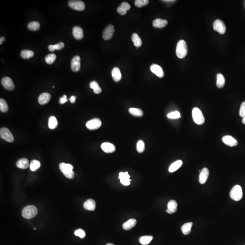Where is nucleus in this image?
<instances>
[{
    "label": "nucleus",
    "mask_w": 245,
    "mask_h": 245,
    "mask_svg": "<svg viewBox=\"0 0 245 245\" xmlns=\"http://www.w3.org/2000/svg\"><path fill=\"white\" fill-rule=\"evenodd\" d=\"M90 88L94 90V92L96 94H99L102 92L100 87L99 86L98 83L95 81H93L90 83Z\"/></svg>",
    "instance_id": "33"
},
{
    "label": "nucleus",
    "mask_w": 245,
    "mask_h": 245,
    "mask_svg": "<svg viewBox=\"0 0 245 245\" xmlns=\"http://www.w3.org/2000/svg\"><path fill=\"white\" fill-rule=\"evenodd\" d=\"M137 150L139 153H142L145 150V143L142 140H139L137 144Z\"/></svg>",
    "instance_id": "40"
},
{
    "label": "nucleus",
    "mask_w": 245,
    "mask_h": 245,
    "mask_svg": "<svg viewBox=\"0 0 245 245\" xmlns=\"http://www.w3.org/2000/svg\"><path fill=\"white\" fill-rule=\"evenodd\" d=\"M149 3L148 0H136L135 1V5L137 7H142L144 5H146Z\"/></svg>",
    "instance_id": "41"
},
{
    "label": "nucleus",
    "mask_w": 245,
    "mask_h": 245,
    "mask_svg": "<svg viewBox=\"0 0 245 245\" xmlns=\"http://www.w3.org/2000/svg\"><path fill=\"white\" fill-rule=\"evenodd\" d=\"M168 118L171 119H177L181 117L179 111L172 112L168 114L167 115Z\"/></svg>",
    "instance_id": "42"
},
{
    "label": "nucleus",
    "mask_w": 245,
    "mask_h": 245,
    "mask_svg": "<svg viewBox=\"0 0 245 245\" xmlns=\"http://www.w3.org/2000/svg\"><path fill=\"white\" fill-rule=\"evenodd\" d=\"M65 46V44L63 42H60V43H58V44L55 45V49L56 50H60L62 49V48Z\"/></svg>",
    "instance_id": "45"
},
{
    "label": "nucleus",
    "mask_w": 245,
    "mask_h": 245,
    "mask_svg": "<svg viewBox=\"0 0 245 245\" xmlns=\"http://www.w3.org/2000/svg\"><path fill=\"white\" fill-rule=\"evenodd\" d=\"M182 165V161L181 160H177L174 163H172L170 166L168 168V171L170 172H173L178 170Z\"/></svg>",
    "instance_id": "27"
},
{
    "label": "nucleus",
    "mask_w": 245,
    "mask_h": 245,
    "mask_svg": "<svg viewBox=\"0 0 245 245\" xmlns=\"http://www.w3.org/2000/svg\"></svg>",
    "instance_id": "54"
},
{
    "label": "nucleus",
    "mask_w": 245,
    "mask_h": 245,
    "mask_svg": "<svg viewBox=\"0 0 245 245\" xmlns=\"http://www.w3.org/2000/svg\"><path fill=\"white\" fill-rule=\"evenodd\" d=\"M83 207L88 211H94L96 207L95 202L93 199H89L83 203Z\"/></svg>",
    "instance_id": "22"
},
{
    "label": "nucleus",
    "mask_w": 245,
    "mask_h": 245,
    "mask_svg": "<svg viewBox=\"0 0 245 245\" xmlns=\"http://www.w3.org/2000/svg\"><path fill=\"white\" fill-rule=\"evenodd\" d=\"M27 27L31 31H37L40 29V23L37 22H32L28 24Z\"/></svg>",
    "instance_id": "36"
},
{
    "label": "nucleus",
    "mask_w": 245,
    "mask_h": 245,
    "mask_svg": "<svg viewBox=\"0 0 245 245\" xmlns=\"http://www.w3.org/2000/svg\"><path fill=\"white\" fill-rule=\"evenodd\" d=\"M37 213L38 211L35 206L32 205L28 206L23 209L22 215L26 219H32L37 215Z\"/></svg>",
    "instance_id": "3"
},
{
    "label": "nucleus",
    "mask_w": 245,
    "mask_h": 245,
    "mask_svg": "<svg viewBox=\"0 0 245 245\" xmlns=\"http://www.w3.org/2000/svg\"><path fill=\"white\" fill-rule=\"evenodd\" d=\"M150 70L154 74H155L158 77L162 78L164 76L162 68L156 64H152L150 66Z\"/></svg>",
    "instance_id": "14"
},
{
    "label": "nucleus",
    "mask_w": 245,
    "mask_h": 245,
    "mask_svg": "<svg viewBox=\"0 0 245 245\" xmlns=\"http://www.w3.org/2000/svg\"><path fill=\"white\" fill-rule=\"evenodd\" d=\"M153 236H141L139 238V243L143 245H147L149 244V243L152 241Z\"/></svg>",
    "instance_id": "34"
},
{
    "label": "nucleus",
    "mask_w": 245,
    "mask_h": 245,
    "mask_svg": "<svg viewBox=\"0 0 245 245\" xmlns=\"http://www.w3.org/2000/svg\"><path fill=\"white\" fill-rule=\"evenodd\" d=\"M137 224V221L134 219H131L124 223L123 227L125 230H129L135 226Z\"/></svg>",
    "instance_id": "26"
},
{
    "label": "nucleus",
    "mask_w": 245,
    "mask_h": 245,
    "mask_svg": "<svg viewBox=\"0 0 245 245\" xmlns=\"http://www.w3.org/2000/svg\"><path fill=\"white\" fill-rule=\"evenodd\" d=\"M77 99V97L75 96H72L70 98L69 100H70V102L72 104L75 103L76 102V99Z\"/></svg>",
    "instance_id": "47"
},
{
    "label": "nucleus",
    "mask_w": 245,
    "mask_h": 245,
    "mask_svg": "<svg viewBox=\"0 0 245 245\" xmlns=\"http://www.w3.org/2000/svg\"><path fill=\"white\" fill-rule=\"evenodd\" d=\"M132 40L134 45L136 48L141 47L142 45V41L141 38L137 33H134L132 35Z\"/></svg>",
    "instance_id": "30"
},
{
    "label": "nucleus",
    "mask_w": 245,
    "mask_h": 245,
    "mask_svg": "<svg viewBox=\"0 0 245 245\" xmlns=\"http://www.w3.org/2000/svg\"><path fill=\"white\" fill-rule=\"evenodd\" d=\"M69 6L71 9L76 11H82L84 10L85 8L84 2L81 1H69L68 2Z\"/></svg>",
    "instance_id": "7"
},
{
    "label": "nucleus",
    "mask_w": 245,
    "mask_h": 245,
    "mask_svg": "<svg viewBox=\"0 0 245 245\" xmlns=\"http://www.w3.org/2000/svg\"><path fill=\"white\" fill-rule=\"evenodd\" d=\"M8 105L3 99H0V111L2 112L5 113L8 111Z\"/></svg>",
    "instance_id": "38"
},
{
    "label": "nucleus",
    "mask_w": 245,
    "mask_h": 245,
    "mask_svg": "<svg viewBox=\"0 0 245 245\" xmlns=\"http://www.w3.org/2000/svg\"><path fill=\"white\" fill-rule=\"evenodd\" d=\"M177 207L178 203L177 202L174 200H172L168 203V209L166 210V212L170 214L176 213L177 211Z\"/></svg>",
    "instance_id": "20"
},
{
    "label": "nucleus",
    "mask_w": 245,
    "mask_h": 245,
    "mask_svg": "<svg viewBox=\"0 0 245 245\" xmlns=\"http://www.w3.org/2000/svg\"><path fill=\"white\" fill-rule=\"evenodd\" d=\"M239 115L241 117H243L245 116V101L242 103L239 111Z\"/></svg>",
    "instance_id": "44"
},
{
    "label": "nucleus",
    "mask_w": 245,
    "mask_h": 245,
    "mask_svg": "<svg viewBox=\"0 0 245 245\" xmlns=\"http://www.w3.org/2000/svg\"><path fill=\"white\" fill-rule=\"evenodd\" d=\"M74 234H75L76 236H79V237H80V238H82V239L84 238V237H85V236H86V233H85V232H84L83 230L81 229H79L75 231V232H74Z\"/></svg>",
    "instance_id": "43"
},
{
    "label": "nucleus",
    "mask_w": 245,
    "mask_h": 245,
    "mask_svg": "<svg viewBox=\"0 0 245 245\" xmlns=\"http://www.w3.org/2000/svg\"><path fill=\"white\" fill-rule=\"evenodd\" d=\"M213 29L221 35L224 34L226 32V27L224 23L221 20H216L213 23Z\"/></svg>",
    "instance_id": "8"
},
{
    "label": "nucleus",
    "mask_w": 245,
    "mask_h": 245,
    "mask_svg": "<svg viewBox=\"0 0 245 245\" xmlns=\"http://www.w3.org/2000/svg\"><path fill=\"white\" fill-rule=\"evenodd\" d=\"M243 195V190L240 185H235L230 191V198L236 201H240L242 199Z\"/></svg>",
    "instance_id": "5"
},
{
    "label": "nucleus",
    "mask_w": 245,
    "mask_h": 245,
    "mask_svg": "<svg viewBox=\"0 0 245 245\" xmlns=\"http://www.w3.org/2000/svg\"><path fill=\"white\" fill-rule=\"evenodd\" d=\"M168 24L167 20L163 19H157L153 21V26L155 28H163Z\"/></svg>",
    "instance_id": "24"
},
{
    "label": "nucleus",
    "mask_w": 245,
    "mask_h": 245,
    "mask_svg": "<svg viewBox=\"0 0 245 245\" xmlns=\"http://www.w3.org/2000/svg\"><path fill=\"white\" fill-rule=\"evenodd\" d=\"M242 123L245 124V116L244 117H243V120H242Z\"/></svg>",
    "instance_id": "51"
},
{
    "label": "nucleus",
    "mask_w": 245,
    "mask_h": 245,
    "mask_svg": "<svg viewBox=\"0 0 245 245\" xmlns=\"http://www.w3.org/2000/svg\"><path fill=\"white\" fill-rule=\"evenodd\" d=\"M106 245H114L113 244H112V243H108V244H107Z\"/></svg>",
    "instance_id": "52"
},
{
    "label": "nucleus",
    "mask_w": 245,
    "mask_h": 245,
    "mask_svg": "<svg viewBox=\"0 0 245 245\" xmlns=\"http://www.w3.org/2000/svg\"><path fill=\"white\" fill-rule=\"evenodd\" d=\"M34 55V53L32 50H23L21 53V56L22 58L25 59H28L32 57Z\"/></svg>",
    "instance_id": "35"
},
{
    "label": "nucleus",
    "mask_w": 245,
    "mask_h": 245,
    "mask_svg": "<svg viewBox=\"0 0 245 245\" xmlns=\"http://www.w3.org/2000/svg\"><path fill=\"white\" fill-rule=\"evenodd\" d=\"M102 125L101 121L98 118H94L87 122L86 126L89 130H94L98 129Z\"/></svg>",
    "instance_id": "9"
},
{
    "label": "nucleus",
    "mask_w": 245,
    "mask_h": 245,
    "mask_svg": "<svg viewBox=\"0 0 245 245\" xmlns=\"http://www.w3.org/2000/svg\"><path fill=\"white\" fill-rule=\"evenodd\" d=\"M193 225V223L192 222L184 224L182 226L181 230L183 234L185 235H189L191 231V228Z\"/></svg>",
    "instance_id": "29"
},
{
    "label": "nucleus",
    "mask_w": 245,
    "mask_h": 245,
    "mask_svg": "<svg viewBox=\"0 0 245 245\" xmlns=\"http://www.w3.org/2000/svg\"><path fill=\"white\" fill-rule=\"evenodd\" d=\"M1 83L4 88L9 91H12L15 88L14 84L12 80L8 77H5L2 79Z\"/></svg>",
    "instance_id": "11"
},
{
    "label": "nucleus",
    "mask_w": 245,
    "mask_h": 245,
    "mask_svg": "<svg viewBox=\"0 0 245 245\" xmlns=\"http://www.w3.org/2000/svg\"><path fill=\"white\" fill-rule=\"evenodd\" d=\"M59 168L66 178L69 179H74L75 176L73 170L74 167L71 164L62 163L60 164Z\"/></svg>",
    "instance_id": "1"
},
{
    "label": "nucleus",
    "mask_w": 245,
    "mask_h": 245,
    "mask_svg": "<svg viewBox=\"0 0 245 245\" xmlns=\"http://www.w3.org/2000/svg\"><path fill=\"white\" fill-rule=\"evenodd\" d=\"M163 2H175L176 1H173V0H166V1H163Z\"/></svg>",
    "instance_id": "50"
},
{
    "label": "nucleus",
    "mask_w": 245,
    "mask_h": 245,
    "mask_svg": "<svg viewBox=\"0 0 245 245\" xmlns=\"http://www.w3.org/2000/svg\"><path fill=\"white\" fill-rule=\"evenodd\" d=\"M48 49L50 51H55L56 50L55 45H49L48 46Z\"/></svg>",
    "instance_id": "48"
},
{
    "label": "nucleus",
    "mask_w": 245,
    "mask_h": 245,
    "mask_svg": "<svg viewBox=\"0 0 245 245\" xmlns=\"http://www.w3.org/2000/svg\"><path fill=\"white\" fill-rule=\"evenodd\" d=\"M80 58L79 56H75L71 62V68L74 72H78L80 69Z\"/></svg>",
    "instance_id": "13"
},
{
    "label": "nucleus",
    "mask_w": 245,
    "mask_h": 245,
    "mask_svg": "<svg viewBox=\"0 0 245 245\" xmlns=\"http://www.w3.org/2000/svg\"><path fill=\"white\" fill-rule=\"evenodd\" d=\"M192 116L194 122L198 125H202L205 122V118L202 112L198 108H193Z\"/></svg>",
    "instance_id": "4"
},
{
    "label": "nucleus",
    "mask_w": 245,
    "mask_h": 245,
    "mask_svg": "<svg viewBox=\"0 0 245 245\" xmlns=\"http://www.w3.org/2000/svg\"><path fill=\"white\" fill-rule=\"evenodd\" d=\"M209 171L208 168H203L200 173L199 182L201 184H203L206 182L209 176Z\"/></svg>",
    "instance_id": "17"
},
{
    "label": "nucleus",
    "mask_w": 245,
    "mask_h": 245,
    "mask_svg": "<svg viewBox=\"0 0 245 245\" xmlns=\"http://www.w3.org/2000/svg\"><path fill=\"white\" fill-rule=\"evenodd\" d=\"M58 121L54 116H50L49 119L48 127L50 129H54L57 127Z\"/></svg>",
    "instance_id": "32"
},
{
    "label": "nucleus",
    "mask_w": 245,
    "mask_h": 245,
    "mask_svg": "<svg viewBox=\"0 0 245 245\" xmlns=\"http://www.w3.org/2000/svg\"><path fill=\"white\" fill-rule=\"evenodd\" d=\"M41 167V163L38 160H33L30 163V168L31 171H36Z\"/></svg>",
    "instance_id": "37"
},
{
    "label": "nucleus",
    "mask_w": 245,
    "mask_h": 245,
    "mask_svg": "<svg viewBox=\"0 0 245 245\" xmlns=\"http://www.w3.org/2000/svg\"><path fill=\"white\" fill-rule=\"evenodd\" d=\"M129 112L131 115L135 117H141L144 114L143 111L137 108H131L129 109Z\"/></svg>",
    "instance_id": "31"
},
{
    "label": "nucleus",
    "mask_w": 245,
    "mask_h": 245,
    "mask_svg": "<svg viewBox=\"0 0 245 245\" xmlns=\"http://www.w3.org/2000/svg\"><path fill=\"white\" fill-rule=\"evenodd\" d=\"M51 95L48 93H43L41 94L38 98V102L41 105L46 104L50 101Z\"/></svg>",
    "instance_id": "21"
},
{
    "label": "nucleus",
    "mask_w": 245,
    "mask_h": 245,
    "mask_svg": "<svg viewBox=\"0 0 245 245\" xmlns=\"http://www.w3.org/2000/svg\"><path fill=\"white\" fill-rule=\"evenodd\" d=\"M112 76L114 81L116 82L121 81L122 75L120 69L118 67H114L112 71Z\"/></svg>",
    "instance_id": "23"
},
{
    "label": "nucleus",
    "mask_w": 245,
    "mask_h": 245,
    "mask_svg": "<svg viewBox=\"0 0 245 245\" xmlns=\"http://www.w3.org/2000/svg\"><path fill=\"white\" fill-rule=\"evenodd\" d=\"M34 229L35 230H36V228H34Z\"/></svg>",
    "instance_id": "53"
},
{
    "label": "nucleus",
    "mask_w": 245,
    "mask_h": 245,
    "mask_svg": "<svg viewBox=\"0 0 245 245\" xmlns=\"http://www.w3.org/2000/svg\"><path fill=\"white\" fill-rule=\"evenodd\" d=\"M130 175L128 172H120L119 179L121 180V182L124 186H128L130 184Z\"/></svg>",
    "instance_id": "15"
},
{
    "label": "nucleus",
    "mask_w": 245,
    "mask_h": 245,
    "mask_svg": "<svg viewBox=\"0 0 245 245\" xmlns=\"http://www.w3.org/2000/svg\"><path fill=\"white\" fill-rule=\"evenodd\" d=\"M216 79H217L216 83V86L219 89L223 88L225 84V79L224 77L222 74L219 73L216 76Z\"/></svg>",
    "instance_id": "28"
},
{
    "label": "nucleus",
    "mask_w": 245,
    "mask_h": 245,
    "mask_svg": "<svg viewBox=\"0 0 245 245\" xmlns=\"http://www.w3.org/2000/svg\"><path fill=\"white\" fill-rule=\"evenodd\" d=\"M5 37H1V38H0V44L2 45V44L3 42L4 41H5Z\"/></svg>",
    "instance_id": "49"
},
{
    "label": "nucleus",
    "mask_w": 245,
    "mask_h": 245,
    "mask_svg": "<svg viewBox=\"0 0 245 245\" xmlns=\"http://www.w3.org/2000/svg\"><path fill=\"white\" fill-rule=\"evenodd\" d=\"M114 33V28L113 26L109 25L104 30L103 37L106 41L111 40L112 38Z\"/></svg>",
    "instance_id": "10"
},
{
    "label": "nucleus",
    "mask_w": 245,
    "mask_h": 245,
    "mask_svg": "<svg viewBox=\"0 0 245 245\" xmlns=\"http://www.w3.org/2000/svg\"><path fill=\"white\" fill-rule=\"evenodd\" d=\"M72 33L73 36L77 40H80L83 38V31L80 26H76L74 27Z\"/></svg>",
    "instance_id": "19"
},
{
    "label": "nucleus",
    "mask_w": 245,
    "mask_h": 245,
    "mask_svg": "<svg viewBox=\"0 0 245 245\" xmlns=\"http://www.w3.org/2000/svg\"><path fill=\"white\" fill-rule=\"evenodd\" d=\"M56 59V56L55 54H50L46 56L45 57V61L46 62L47 64L50 65V64H53Z\"/></svg>",
    "instance_id": "39"
},
{
    "label": "nucleus",
    "mask_w": 245,
    "mask_h": 245,
    "mask_svg": "<svg viewBox=\"0 0 245 245\" xmlns=\"http://www.w3.org/2000/svg\"><path fill=\"white\" fill-rule=\"evenodd\" d=\"M222 141L224 144L230 147L236 146L238 145V142L236 139L230 135L224 136L222 138Z\"/></svg>",
    "instance_id": "12"
},
{
    "label": "nucleus",
    "mask_w": 245,
    "mask_h": 245,
    "mask_svg": "<svg viewBox=\"0 0 245 245\" xmlns=\"http://www.w3.org/2000/svg\"><path fill=\"white\" fill-rule=\"evenodd\" d=\"M68 100H67V96L66 95H63V97L60 99V103L61 104H65V103Z\"/></svg>",
    "instance_id": "46"
},
{
    "label": "nucleus",
    "mask_w": 245,
    "mask_h": 245,
    "mask_svg": "<svg viewBox=\"0 0 245 245\" xmlns=\"http://www.w3.org/2000/svg\"><path fill=\"white\" fill-rule=\"evenodd\" d=\"M188 51V46L185 41L183 40L179 41L176 47V55L178 57L184 58L187 56Z\"/></svg>",
    "instance_id": "2"
},
{
    "label": "nucleus",
    "mask_w": 245,
    "mask_h": 245,
    "mask_svg": "<svg viewBox=\"0 0 245 245\" xmlns=\"http://www.w3.org/2000/svg\"><path fill=\"white\" fill-rule=\"evenodd\" d=\"M16 165L19 168L25 169L29 167V161L26 158H21L16 162Z\"/></svg>",
    "instance_id": "25"
},
{
    "label": "nucleus",
    "mask_w": 245,
    "mask_h": 245,
    "mask_svg": "<svg viewBox=\"0 0 245 245\" xmlns=\"http://www.w3.org/2000/svg\"><path fill=\"white\" fill-rule=\"evenodd\" d=\"M1 138L9 143H12L14 141V137L12 134L9 129L6 128H2L0 129Z\"/></svg>",
    "instance_id": "6"
},
{
    "label": "nucleus",
    "mask_w": 245,
    "mask_h": 245,
    "mask_svg": "<svg viewBox=\"0 0 245 245\" xmlns=\"http://www.w3.org/2000/svg\"><path fill=\"white\" fill-rule=\"evenodd\" d=\"M130 5L127 2H123L121 5L117 8V12L121 15H124L126 14L127 11L130 9Z\"/></svg>",
    "instance_id": "18"
},
{
    "label": "nucleus",
    "mask_w": 245,
    "mask_h": 245,
    "mask_svg": "<svg viewBox=\"0 0 245 245\" xmlns=\"http://www.w3.org/2000/svg\"><path fill=\"white\" fill-rule=\"evenodd\" d=\"M102 149L106 153H112L116 150L115 146L111 143L105 142L103 143L101 146Z\"/></svg>",
    "instance_id": "16"
}]
</instances>
